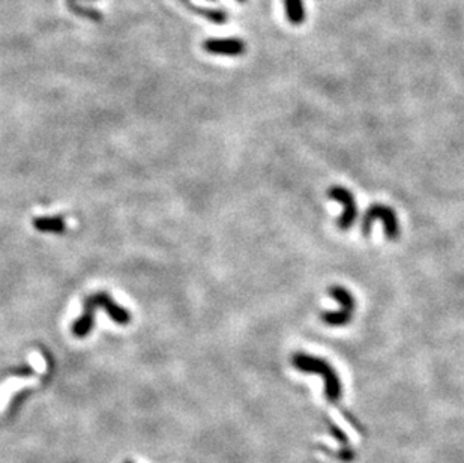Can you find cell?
Segmentation results:
<instances>
[{
  "instance_id": "8992f818",
  "label": "cell",
  "mask_w": 464,
  "mask_h": 463,
  "mask_svg": "<svg viewBox=\"0 0 464 463\" xmlns=\"http://www.w3.org/2000/svg\"><path fill=\"white\" fill-rule=\"evenodd\" d=\"M92 299V303H94L98 308L101 307L110 316L112 321H114L116 323H120V325H127V323L131 321V316L129 313L125 310V308L120 307L116 301L108 295L105 292H98L95 295H90L89 297Z\"/></svg>"
},
{
  "instance_id": "5b68a950",
  "label": "cell",
  "mask_w": 464,
  "mask_h": 463,
  "mask_svg": "<svg viewBox=\"0 0 464 463\" xmlns=\"http://www.w3.org/2000/svg\"><path fill=\"white\" fill-rule=\"evenodd\" d=\"M205 51L220 56H241L246 50L241 38H209L203 42Z\"/></svg>"
},
{
  "instance_id": "4fadbf2b",
  "label": "cell",
  "mask_w": 464,
  "mask_h": 463,
  "mask_svg": "<svg viewBox=\"0 0 464 463\" xmlns=\"http://www.w3.org/2000/svg\"><path fill=\"white\" fill-rule=\"evenodd\" d=\"M125 463H131V462H125Z\"/></svg>"
},
{
  "instance_id": "6da1fadb",
  "label": "cell",
  "mask_w": 464,
  "mask_h": 463,
  "mask_svg": "<svg viewBox=\"0 0 464 463\" xmlns=\"http://www.w3.org/2000/svg\"><path fill=\"white\" fill-rule=\"evenodd\" d=\"M293 366H295L300 372L305 373H317L322 376L324 381V392L329 402H337L341 397V382L337 372L326 360L313 357V355L307 353H295L292 358Z\"/></svg>"
},
{
  "instance_id": "30bf717a",
  "label": "cell",
  "mask_w": 464,
  "mask_h": 463,
  "mask_svg": "<svg viewBox=\"0 0 464 463\" xmlns=\"http://www.w3.org/2000/svg\"><path fill=\"white\" fill-rule=\"evenodd\" d=\"M190 8H192V11H196L198 15H202V17L216 23V25H222V23H226L229 20V14L222 10H209V8H196V6Z\"/></svg>"
},
{
  "instance_id": "8fae6325",
  "label": "cell",
  "mask_w": 464,
  "mask_h": 463,
  "mask_svg": "<svg viewBox=\"0 0 464 463\" xmlns=\"http://www.w3.org/2000/svg\"><path fill=\"white\" fill-rule=\"evenodd\" d=\"M183 2H185V3H187V5L190 3V2H188V0H183Z\"/></svg>"
},
{
  "instance_id": "277c9868",
  "label": "cell",
  "mask_w": 464,
  "mask_h": 463,
  "mask_svg": "<svg viewBox=\"0 0 464 463\" xmlns=\"http://www.w3.org/2000/svg\"><path fill=\"white\" fill-rule=\"evenodd\" d=\"M328 197L343 205V214L338 218V227L341 230L350 229L358 218V206L352 192L343 187H332L328 191Z\"/></svg>"
},
{
  "instance_id": "7a4b0ae2",
  "label": "cell",
  "mask_w": 464,
  "mask_h": 463,
  "mask_svg": "<svg viewBox=\"0 0 464 463\" xmlns=\"http://www.w3.org/2000/svg\"><path fill=\"white\" fill-rule=\"evenodd\" d=\"M376 220H378L383 225L386 238L388 239L398 238V232H400L398 218H397L396 211H394L392 208L386 206V205H378V203L370 206L367 212L363 214V218H362V234L363 235L365 236L370 235L371 226H373V223Z\"/></svg>"
},
{
  "instance_id": "9c48e42d",
  "label": "cell",
  "mask_w": 464,
  "mask_h": 463,
  "mask_svg": "<svg viewBox=\"0 0 464 463\" xmlns=\"http://www.w3.org/2000/svg\"><path fill=\"white\" fill-rule=\"evenodd\" d=\"M284 11L292 25L299 26L305 21L304 0H284Z\"/></svg>"
},
{
  "instance_id": "ba28073f",
  "label": "cell",
  "mask_w": 464,
  "mask_h": 463,
  "mask_svg": "<svg viewBox=\"0 0 464 463\" xmlns=\"http://www.w3.org/2000/svg\"><path fill=\"white\" fill-rule=\"evenodd\" d=\"M32 226L40 230L45 232V234H64L66 225L64 217H59V215H54V217H38L34 218Z\"/></svg>"
},
{
  "instance_id": "7c38bea8",
  "label": "cell",
  "mask_w": 464,
  "mask_h": 463,
  "mask_svg": "<svg viewBox=\"0 0 464 463\" xmlns=\"http://www.w3.org/2000/svg\"><path fill=\"white\" fill-rule=\"evenodd\" d=\"M237 2H246V0H237Z\"/></svg>"
},
{
  "instance_id": "52a82bcc",
  "label": "cell",
  "mask_w": 464,
  "mask_h": 463,
  "mask_svg": "<svg viewBox=\"0 0 464 463\" xmlns=\"http://www.w3.org/2000/svg\"><path fill=\"white\" fill-rule=\"evenodd\" d=\"M98 307L92 303V299L88 297L83 303V313L79 319L74 322L73 325V334L75 337H86L95 323V312Z\"/></svg>"
},
{
  "instance_id": "3957f363",
  "label": "cell",
  "mask_w": 464,
  "mask_h": 463,
  "mask_svg": "<svg viewBox=\"0 0 464 463\" xmlns=\"http://www.w3.org/2000/svg\"><path fill=\"white\" fill-rule=\"evenodd\" d=\"M329 295L338 301L339 310L323 313L322 321L331 327H341L346 325V323H349L355 310V299L352 297V293L341 286H332L329 289Z\"/></svg>"
}]
</instances>
